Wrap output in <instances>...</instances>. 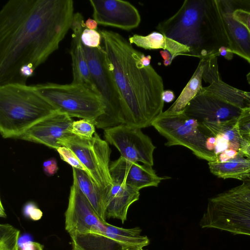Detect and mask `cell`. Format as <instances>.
I'll return each mask as SVG.
<instances>
[{"label":"cell","mask_w":250,"mask_h":250,"mask_svg":"<svg viewBox=\"0 0 250 250\" xmlns=\"http://www.w3.org/2000/svg\"><path fill=\"white\" fill-rule=\"evenodd\" d=\"M162 98L164 102L170 103L175 98L173 92L170 90H164L162 94Z\"/></svg>","instance_id":"cell-39"},{"label":"cell","mask_w":250,"mask_h":250,"mask_svg":"<svg viewBox=\"0 0 250 250\" xmlns=\"http://www.w3.org/2000/svg\"><path fill=\"white\" fill-rule=\"evenodd\" d=\"M85 27L83 15L79 12L74 13L70 26L72 31L70 50L73 73L72 83L84 85L100 95L91 78L81 42V36Z\"/></svg>","instance_id":"cell-17"},{"label":"cell","mask_w":250,"mask_h":250,"mask_svg":"<svg viewBox=\"0 0 250 250\" xmlns=\"http://www.w3.org/2000/svg\"><path fill=\"white\" fill-rule=\"evenodd\" d=\"M73 183L87 198L93 208L106 221L107 201L109 192L98 187L84 171L73 168Z\"/></svg>","instance_id":"cell-20"},{"label":"cell","mask_w":250,"mask_h":250,"mask_svg":"<svg viewBox=\"0 0 250 250\" xmlns=\"http://www.w3.org/2000/svg\"><path fill=\"white\" fill-rule=\"evenodd\" d=\"M246 138L248 139V142L245 146L240 150L238 153L244 157L250 159V135Z\"/></svg>","instance_id":"cell-40"},{"label":"cell","mask_w":250,"mask_h":250,"mask_svg":"<svg viewBox=\"0 0 250 250\" xmlns=\"http://www.w3.org/2000/svg\"><path fill=\"white\" fill-rule=\"evenodd\" d=\"M72 0H10L0 11V86L20 84L23 66L35 69L70 29Z\"/></svg>","instance_id":"cell-1"},{"label":"cell","mask_w":250,"mask_h":250,"mask_svg":"<svg viewBox=\"0 0 250 250\" xmlns=\"http://www.w3.org/2000/svg\"><path fill=\"white\" fill-rule=\"evenodd\" d=\"M56 150L61 159L70 165L72 168L82 170L87 173L86 169L81 163L77 156L69 148L61 146L57 148Z\"/></svg>","instance_id":"cell-28"},{"label":"cell","mask_w":250,"mask_h":250,"mask_svg":"<svg viewBox=\"0 0 250 250\" xmlns=\"http://www.w3.org/2000/svg\"><path fill=\"white\" fill-rule=\"evenodd\" d=\"M208 165L213 175L224 179L233 178L243 181L250 176V159L239 153L229 160L208 162Z\"/></svg>","instance_id":"cell-22"},{"label":"cell","mask_w":250,"mask_h":250,"mask_svg":"<svg viewBox=\"0 0 250 250\" xmlns=\"http://www.w3.org/2000/svg\"><path fill=\"white\" fill-rule=\"evenodd\" d=\"M205 64L204 59L200 62L189 81L182 91L177 100L166 111V114H177L183 112L188 103L196 96L203 87L202 80Z\"/></svg>","instance_id":"cell-25"},{"label":"cell","mask_w":250,"mask_h":250,"mask_svg":"<svg viewBox=\"0 0 250 250\" xmlns=\"http://www.w3.org/2000/svg\"><path fill=\"white\" fill-rule=\"evenodd\" d=\"M246 78L249 84L250 85V72L247 74Z\"/></svg>","instance_id":"cell-46"},{"label":"cell","mask_w":250,"mask_h":250,"mask_svg":"<svg viewBox=\"0 0 250 250\" xmlns=\"http://www.w3.org/2000/svg\"><path fill=\"white\" fill-rule=\"evenodd\" d=\"M219 56L224 57L228 60H230L233 58V53L229 47L222 46L218 50Z\"/></svg>","instance_id":"cell-37"},{"label":"cell","mask_w":250,"mask_h":250,"mask_svg":"<svg viewBox=\"0 0 250 250\" xmlns=\"http://www.w3.org/2000/svg\"><path fill=\"white\" fill-rule=\"evenodd\" d=\"M83 47L91 78L105 106L104 113L95 121V126L104 130L125 124L119 91L108 68L103 46Z\"/></svg>","instance_id":"cell-7"},{"label":"cell","mask_w":250,"mask_h":250,"mask_svg":"<svg viewBox=\"0 0 250 250\" xmlns=\"http://www.w3.org/2000/svg\"><path fill=\"white\" fill-rule=\"evenodd\" d=\"M203 80L209 85L205 88L223 101L243 109L247 106L244 91L237 89L223 81L217 63V57L211 56L204 59Z\"/></svg>","instance_id":"cell-18"},{"label":"cell","mask_w":250,"mask_h":250,"mask_svg":"<svg viewBox=\"0 0 250 250\" xmlns=\"http://www.w3.org/2000/svg\"><path fill=\"white\" fill-rule=\"evenodd\" d=\"M128 40L131 44L145 49L167 50L172 55L173 59L178 55L188 56L190 53L189 49L187 46L155 31L146 36L134 34L130 36Z\"/></svg>","instance_id":"cell-21"},{"label":"cell","mask_w":250,"mask_h":250,"mask_svg":"<svg viewBox=\"0 0 250 250\" xmlns=\"http://www.w3.org/2000/svg\"><path fill=\"white\" fill-rule=\"evenodd\" d=\"M241 110L223 101L203 87L183 112L204 124L238 118Z\"/></svg>","instance_id":"cell-12"},{"label":"cell","mask_w":250,"mask_h":250,"mask_svg":"<svg viewBox=\"0 0 250 250\" xmlns=\"http://www.w3.org/2000/svg\"><path fill=\"white\" fill-rule=\"evenodd\" d=\"M238 118L223 122L202 124L212 136L221 135L229 142V149L239 152L248 142L239 130Z\"/></svg>","instance_id":"cell-24"},{"label":"cell","mask_w":250,"mask_h":250,"mask_svg":"<svg viewBox=\"0 0 250 250\" xmlns=\"http://www.w3.org/2000/svg\"><path fill=\"white\" fill-rule=\"evenodd\" d=\"M140 191L128 186L113 184L110 190L106 206V218L120 220L123 224L126 220L130 206L139 200Z\"/></svg>","instance_id":"cell-19"},{"label":"cell","mask_w":250,"mask_h":250,"mask_svg":"<svg viewBox=\"0 0 250 250\" xmlns=\"http://www.w3.org/2000/svg\"><path fill=\"white\" fill-rule=\"evenodd\" d=\"M98 23L94 19L90 18L88 19L85 22V27L86 28L96 30Z\"/></svg>","instance_id":"cell-41"},{"label":"cell","mask_w":250,"mask_h":250,"mask_svg":"<svg viewBox=\"0 0 250 250\" xmlns=\"http://www.w3.org/2000/svg\"><path fill=\"white\" fill-rule=\"evenodd\" d=\"M20 231L7 224L0 225V250H19L18 240Z\"/></svg>","instance_id":"cell-26"},{"label":"cell","mask_w":250,"mask_h":250,"mask_svg":"<svg viewBox=\"0 0 250 250\" xmlns=\"http://www.w3.org/2000/svg\"><path fill=\"white\" fill-rule=\"evenodd\" d=\"M106 60L119 91L126 125L143 128L163 113L164 89L161 76L150 65H143V53L121 34L102 30Z\"/></svg>","instance_id":"cell-2"},{"label":"cell","mask_w":250,"mask_h":250,"mask_svg":"<svg viewBox=\"0 0 250 250\" xmlns=\"http://www.w3.org/2000/svg\"><path fill=\"white\" fill-rule=\"evenodd\" d=\"M34 86L58 111L71 118L87 119L95 123L104 112L105 106L101 96L84 85L46 83Z\"/></svg>","instance_id":"cell-5"},{"label":"cell","mask_w":250,"mask_h":250,"mask_svg":"<svg viewBox=\"0 0 250 250\" xmlns=\"http://www.w3.org/2000/svg\"><path fill=\"white\" fill-rule=\"evenodd\" d=\"M243 94L247 103L246 107H250V92L244 91Z\"/></svg>","instance_id":"cell-43"},{"label":"cell","mask_w":250,"mask_h":250,"mask_svg":"<svg viewBox=\"0 0 250 250\" xmlns=\"http://www.w3.org/2000/svg\"><path fill=\"white\" fill-rule=\"evenodd\" d=\"M106 236L114 241L121 248H143L149 244L150 241L146 235H141L139 227L125 229L118 227L106 222Z\"/></svg>","instance_id":"cell-23"},{"label":"cell","mask_w":250,"mask_h":250,"mask_svg":"<svg viewBox=\"0 0 250 250\" xmlns=\"http://www.w3.org/2000/svg\"><path fill=\"white\" fill-rule=\"evenodd\" d=\"M203 229H215L250 236V201L225 191L209 198L199 222Z\"/></svg>","instance_id":"cell-8"},{"label":"cell","mask_w":250,"mask_h":250,"mask_svg":"<svg viewBox=\"0 0 250 250\" xmlns=\"http://www.w3.org/2000/svg\"><path fill=\"white\" fill-rule=\"evenodd\" d=\"M43 246L34 241H27L22 243L20 246V250H43Z\"/></svg>","instance_id":"cell-35"},{"label":"cell","mask_w":250,"mask_h":250,"mask_svg":"<svg viewBox=\"0 0 250 250\" xmlns=\"http://www.w3.org/2000/svg\"><path fill=\"white\" fill-rule=\"evenodd\" d=\"M59 143L74 152L98 187L110 192L113 183L109 169L111 150L106 141L95 132L91 138L71 134L59 140Z\"/></svg>","instance_id":"cell-9"},{"label":"cell","mask_w":250,"mask_h":250,"mask_svg":"<svg viewBox=\"0 0 250 250\" xmlns=\"http://www.w3.org/2000/svg\"><path fill=\"white\" fill-rule=\"evenodd\" d=\"M94 20L101 25L125 30L137 27L141 16L129 2L122 0H90Z\"/></svg>","instance_id":"cell-13"},{"label":"cell","mask_w":250,"mask_h":250,"mask_svg":"<svg viewBox=\"0 0 250 250\" xmlns=\"http://www.w3.org/2000/svg\"></svg>","instance_id":"cell-48"},{"label":"cell","mask_w":250,"mask_h":250,"mask_svg":"<svg viewBox=\"0 0 250 250\" xmlns=\"http://www.w3.org/2000/svg\"><path fill=\"white\" fill-rule=\"evenodd\" d=\"M151 59V57L150 55H148L146 56L145 55L144 53H143L141 58L140 60V62L141 63L145 66H149L150 64V61Z\"/></svg>","instance_id":"cell-42"},{"label":"cell","mask_w":250,"mask_h":250,"mask_svg":"<svg viewBox=\"0 0 250 250\" xmlns=\"http://www.w3.org/2000/svg\"><path fill=\"white\" fill-rule=\"evenodd\" d=\"M247 4H248V6L249 8V9L250 10V0H247Z\"/></svg>","instance_id":"cell-47"},{"label":"cell","mask_w":250,"mask_h":250,"mask_svg":"<svg viewBox=\"0 0 250 250\" xmlns=\"http://www.w3.org/2000/svg\"><path fill=\"white\" fill-rule=\"evenodd\" d=\"M160 54L164 59V64L166 66H167L171 64L172 60V56L171 54L167 50H160Z\"/></svg>","instance_id":"cell-38"},{"label":"cell","mask_w":250,"mask_h":250,"mask_svg":"<svg viewBox=\"0 0 250 250\" xmlns=\"http://www.w3.org/2000/svg\"><path fill=\"white\" fill-rule=\"evenodd\" d=\"M109 169L113 184L125 185L139 191L144 188L158 187L163 179L152 167L140 165L122 156L110 163Z\"/></svg>","instance_id":"cell-15"},{"label":"cell","mask_w":250,"mask_h":250,"mask_svg":"<svg viewBox=\"0 0 250 250\" xmlns=\"http://www.w3.org/2000/svg\"><path fill=\"white\" fill-rule=\"evenodd\" d=\"M104 136L125 159L153 166V154L156 147L141 128L122 124L104 129Z\"/></svg>","instance_id":"cell-10"},{"label":"cell","mask_w":250,"mask_h":250,"mask_svg":"<svg viewBox=\"0 0 250 250\" xmlns=\"http://www.w3.org/2000/svg\"><path fill=\"white\" fill-rule=\"evenodd\" d=\"M82 44L89 48H97L100 46L102 37L100 32L85 28L81 36Z\"/></svg>","instance_id":"cell-29"},{"label":"cell","mask_w":250,"mask_h":250,"mask_svg":"<svg viewBox=\"0 0 250 250\" xmlns=\"http://www.w3.org/2000/svg\"><path fill=\"white\" fill-rule=\"evenodd\" d=\"M237 121L241 135L245 138L250 135V107L242 109Z\"/></svg>","instance_id":"cell-30"},{"label":"cell","mask_w":250,"mask_h":250,"mask_svg":"<svg viewBox=\"0 0 250 250\" xmlns=\"http://www.w3.org/2000/svg\"><path fill=\"white\" fill-rule=\"evenodd\" d=\"M73 122L71 117L57 111L31 126L17 139L41 144L56 149L62 146L59 140L72 134Z\"/></svg>","instance_id":"cell-14"},{"label":"cell","mask_w":250,"mask_h":250,"mask_svg":"<svg viewBox=\"0 0 250 250\" xmlns=\"http://www.w3.org/2000/svg\"><path fill=\"white\" fill-rule=\"evenodd\" d=\"M65 229L70 237L104 234L106 221L96 212L87 198L73 183L65 212Z\"/></svg>","instance_id":"cell-11"},{"label":"cell","mask_w":250,"mask_h":250,"mask_svg":"<svg viewBox=\"0 0 250 250\" xmlns=\"http://www.w3.org/2000/svg\"><path fill=\"white\" fill-rule=\"evenodd\" d=\"M119 250H147L143 248H121Z\"/></svg>","instance_id":"cell-45"},{"label":"cell","mask_w":250,"mask_h":250,"mask_svg":"<svg viewBox=\"0 0 250 250\" xmlns=\"http://www.w3.org/2000/svg\"><path fill=\"white\" fill-rule=\"evenodd\" d=\"M43 167L44 172L49 176L55 174L58 169L57 161L54 158L44 161L43 163Z\"/></svg>","instance_id":"cell-34"},{"label":"cell","mask_w":250,"mask_h":250,"mask_svg":"<svg viewBox=\"0 0 250 250\" xmlns=\"http://www.w3.org/2000/svg\"><path fill=\"white\" fill-rule=\"evenodd\" d=\"M156 29L187 46L188 56L200 60L219 56V49L229 47L219 0H185L178 11L159 22Z\"/></svg>","instance_id":"cell-3"},{"label":"cell","mask_w":250,"mask_h":250,"mask_svg":"<svg viewBox=\"0 0 250 250\" xmlns=\"http://www.w3.org/2000/svg\"><path fill=\"white\" fill-rule=\"evenodd\" d=\"M243 183L225 192L250 201V176L242 181Z\"/></svg>","instance_id":"cell-31"},{"label":"cell","mask_w":250,"mask_h":250,"mask_svg":"<svg viewBox=\"0 0 250 250\" xmlns=\"http://www.w3.org/2000/svg\"><path fill=\"white\" fill-rule=\"evenodd\" d=\"M0 216L1 217L5 218L6 217V214L5 212L4 208L2 206L1 201H0Z\"/></svg>","instance_id":"cell-44"},{"label":"cell","mask_w":250,"mask_h":250,"mask_svg":"<svg viewBox=\"0 0 250 250\" xmlns=\"http://www.w3.org/2000/svg\"><path fill=\"white\" fill-rule=\"evenodd\" d=\"M95 126L93 121L81 119L73 121L71 127V133L81 137L91 138L96 132Z\"/></svg>","instance_id":"cell-27"},{"label":"cell","mask_w":250,"mask_h":250,"mask_svg":"<svg viewBox=\"0 0 250 250\" xmlns=\"http://www.w3.org/2000/svg\"><path fill=\"white\" fill-rule=\"evenodd\" d=\"M238 154V152L235 150L228 149L218 156V162H224L229 160L235 157Z\"/></svg>","instance_id":"cell-36"},{"label":"cell","mask_w":250,"mask_h":250,"mask_svg":"<svg viewBox=\"0 0 250 250\" xmlns=\"http://www.w3.org/2000/svg\"><path fill=\"white\" fill-rule=\"evenodd\" d=\"M57 111L34 85L10 83L0 86V132L3 138L17 139Z\"/></svg>","instance_id":"cell-4"},{"label":"cell","mask_w":250,"mask_h":250,"mask_svg":"<svg viewBox=\"0 0 250 250\" xmlns=\"http://www.w3.org/2000/svg\"><path fill=\"white\" fill-rule=\"evenodd\" d=\"M235 19L244 24L250 31V11L236 9L233 13Z\"/></svg>","instance_id":"cell-33"},{"label":"cell","mask_w":250,"mask_h":250,"mask_svg":"<svg viewBox=\"0 0 250 250\" xmlns=\"http://www.w3.org/2000/svg\"><path fill=\"white\" fill-rule=\"evenodd\" d=\"M224 30L229 47L233 54L242 57L250 64V31L234 18L236 8L232 0H219Z\"/></svg>","instance_id":"cell-16"},{"label":"cell","mask_w":250,"mask_h":250,"mask_svg":"<svg viewBox=\"0 0 250 250\" xmlns=\"http://www.w3.org/2000/svg\"><path fill=\"white\" fill-rule=\"evenodd\" d=\"M24 215L33 220H40L42 216V212L33 202L27 203L24 207Z\"/></svg>","instance_id":"cell-32"},{"label":"cell","mask_w":250,"mask_h":250,"mask_svg":"<svg viewBox=\"0 0 250 250\" xmlns=\"http://www.w3.org/2000/svg\"><path fill=\"white\" fill-rule=\"evenodd\" d=\"M151 125L167 139L166 146H182L200 159L208 162L218 161V156L207 147L208 139L212 135L202 124L183 112L177 114L163 112Z\"/></svg>","instance_id":"cell-6"}]
</instances>
